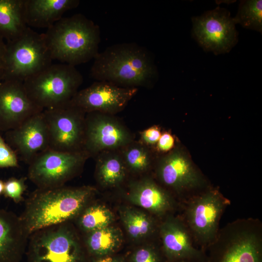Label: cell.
Listing matches in <instances>:
<instances>
[{
	"label": "cell",
	"instance_id": "1",
	"mask_svg": "<svg viewBox=\"0 0 262 262\" xmlns=\"http://www.w3.org/2000/svg\"><path fill=\"white\" fill-rule=\"evenodd\" d=\"M90 76L123 87H149L158 76L149 51L134 42L111 45L94 59Z\"/></svg>",
	"mask_w": 262,
	"mask_h": 262
},
{
	"label": "cell",
	"instance_id": "2",
	"mask_svg": "<svg viewBox=\"0 0 262 262\" xmlns=\"http://www.w3.org/2000/svg\"><path fill=\"white\" fill-rule=\"evenodd\" d=\"M91 186L37 189L27 199L20 217L29 236L80 215L95 192Z\"/></svg>",
	"mask_w": 262,
	"mask_h": 262
},
{
	"label": "cell",
	"instance_id": "3",
	"mask_svg": "<svg viewBox=\"0 0 262 262\" xmlns=\"http://www.w3.org/2000/svg\"><path fill=\"white\" fill-rule=\"evenodd\" d=\"M52 60L74 66L86 63L99 52V26L82 14L63 17L44 33Z\"/></svg>",
	"mask_w": 262,
	"mask_h": 262
},
{
	"label": "cell",
	"instance_id": "4",
	"mask_svg": "<svg viewBox=\"0 0 262 262\" xmlns=\"http://www.w3.org/2000/svg\"><path fill=\"white\" fill-rule=\"evenodd\" d=\"M82 82L76 66L62 63L51 64L23 83L30 99L44 110L68 103Z\"/></svg>",
	"mask_w": 262,
	"mask_h": 262
},
{
	"label": "cell",
	"instance_id": "5",
	"mask_svg": "<svg viewBox=\"0 0 262 262\" xmlns=\"http://www.w3.org/2000/svg\"><path fill=\"white\" fill-rule=\"evenodd\" d=\"M6 47L2 80L23 82L52 64L44 33L29 27L20 36L6 42Z\"/></svg>",
	"mask_w": 262,
	"mask_h": 262
},
{
	"label": "cell",
	"instance_id": "6",
	"mask_svg": "<svg viewBox=\"0 0 262 262\" xmlns=\"http://www.w3.org/2000/svg\"><path fill=\"white\" fill-rule=\"evenodd\" d=\"M26 255L28 262H85L77 236L67 222L32 234Z\"/></svg>",
	"mask_w": 262,
	"mask_h": 262
},
{
	"label": "cell",
	"instance_id": "7",
	"mask_svg": "<svg viewBox=\"0 0 262 262\" xmlns=\"http://www.w3.org/2000/svg\"><path fill=\"white\" fill-rule=\"evenodd\" d=\"M43 113L49 134V148L68 152L84 151V112L69 102L44 110Z\"/></svg>",
	"mask_w": 262,
	"mask_h": 262
},
{
	"label": "cell",
	"instance_id": "8",
	"mask_svg": "<svg viewBox=\"0 0 262 262\" xmlns=\"http://www.w3.org/2000/svg\"><path fill=\"white\" fill-rule=\"evenodd\" d=\"M88 156L84 151L68 152L48 148L29 164L28 177L38 189L64 186L82 167Z\"/></svg>",
	"mask_w": 262,
	"mask_h": 262
},
{
	"label": "cell",
	"instance_id": "9",
	"mask_svg": "<svg viewBox=\"0 0 262 262\" xmlns=\"http://www.w3.org/2000/svg\"><path fill=\"white\" fill-rule=\"evenodd\" d=\"M193 35L206 51L216 55L229 52L238 41L234 17L226 9L216 7L193 17Z\"/></svg>",
	"mask_w": 262,
	"mask_h": 262
},
{
	"label": "cell",
	"instance_id": "10",
	"mask_svg": "<svg viewBox=\"0 0 262 262\" xmlns=\"http://www.w3.org/2000/svg\"><path fill=\"white\" fill-rule=\"evenodd\" d=\"M137 91V88L123 87L104 81H97L78 91L70 103L85 113L114 114L123 110Z\"/></svg>",
	"mask_w": 262,
	"mask_h": 262
},
{
	"label": "cell",
	"instance_id": "11",
	"mask_svg": "<svg viewBox=\"0 0 262 262\" xmlns=\"http://www.w3.org/2000/svg\"><path fill=\"white\" fill-rule=\"evenodd\" d=\"M83 150L88 155L128 145L131 136L118 121L105 114L86 113Z\"/></svg>",
	"mask_w": 262,
	"mask_h": 262
},
{
	"label": "cell",
	"instance_id": "12",
	"mask_svg": "<svg viewBox=\"0 0 262 262\" xmlns=\"http://www.w3.org/2000/svg\"><path fill=\"white\" fill-rule=\"evenodd\" d=\"M42 110L28 97L22 82L0 81V131L15 129Z\"/></svg>",
	"mask_w": 262,
	"mask_h": 262
},
{
	"label": "cell",
	"instance_id": "13",
	"mask_svg": "<svg viewBox=\"0 0 262 262\" xmlns=\"http://www.w3.org/2000/svg\"><path fill=\"white\" fill-rule=\"evenodd\" d=\"M5 138L21 159L29 164L37 155L49 148V134L43 111L16 129L5 132Z\"/></svg>",
	"mask_w": 262,
	"mask_h": 262
},
{
	"label": "cell",
	"instance_id": "14",
	"mask_svg": "<svg viewBox=\"0 0 262 262\" xmlns=\"http://www.w3.org/2000/svg\"><path fill=\"white\" fill-rule=\"evenodd\" d=\"M225 200L215 192H208L194 200L187 211L189 224L201 242L213 238Z\"/></svg>",
	"mask_w": 262,
	"mask_h": 262
},
{
	"label": "cell",
	"instance_id": "15",
	"mask_svg": "<svg viewBox=\"0 0 262 262\" xmlns=\"http://www.w3.org/2000/svg\"><path fill=\"white\" fill-rule=\"evenodd\" d=\"M29 236L20 217L0 209V262H20Z\"/></svg>",
	"mask_w": 262,
	"mask_h": 262
},
{
	"label": "cell",
	"instance_id": "16",
	"mask_svg": "<svg viewBox=\"0 0 262 262\" xmlns=\"http://www.w3.org/2000/svg\"><path fill=\"white\" fill-rule=\"evenodd\" d=\"M163 249L171 262L188 260L203 262L201 251L195 248L183 225L174 219H167L161 228Z\"/></svg>",
	"mask_w": 262,
	"mask_h": 262
},
{
	"label": "cell",
	"instance_id": "17",
	"mask_svg": "<svg viewBox=\"0 0 262 262\" xmlns=\"http://www.w3.org/2000/svg\"><path fill=\"white\" fill-rule=\"evenodd\" d=\"M80 3L79 0H24V19L30 28L48 29Z\"/></svg>",
	"mask_w": 262,
	"mask_h": 262
},
{
	"label": "cell",
	"instance_id": "18",
	"mask_svg": "<svg viewBox=\"0 0 262 262\" xmlns=\"http://www.w3.org/2000/svg\"><path fill=\"white\" fill-rule=\"evenodd\" d=\"M159 174L164 184L178 189L195 186L198 181L189 162L178 152H174L163 159Z\"/></svg>",
	"mask_w": 262,
	"mask_h": 262
},
{
	"label": "cell",
	"instance_id": "19",
	"mask_svg": "<svg viewBox=\"0 0 262 262\" xmlns=\"http://www.w3.org/2000/svg\"><path fill=\"white\" fill-rule=\"evenodd\" d=\"M129 198L133 204L157 214H162L171 207L170 197L155 183L144 180L133 184Z\"/></svg>",
	"mask_w": 262,
	"mask_h": 262
},
{
	"label": "cell",
	"instance_id": "20",
	"mask_svg": "<svg viewBox=\"0 0 262 262\" xmlns=\"http://www.w3.org/2000/svg\"><path fill=\"white\" fill-rule=\"evenodd\" d=\"M206 262H262L260 243L249 235L213 251Z\"/></svg>",
	"mask_w": 262,
	"mask_h": 262
},
{
	"label": "cell",
	"instance_id": "21",
	"mask_svg": "<svg viewBox=\"0 0 262 262\" xmlns=\"http://www.w3.org/2000/svg\"><path fill=\"white\" fill-rule=\"evenodd\" d=\"M24 0H0V35L6 42L20 36L27 29L23 16Z\"/></svg>",
	"mask_w": 262,
	"mask_h": 262
},
{
	"label": "cell",
	"instance_id": "22",
	"mask_svg": "<svg viewBox=\"0 0 262 262\" xmlns=\"http://www.w3.org/2000/svg\"><path fill=\"white\" fill-rule=\"evenodd\" d=\"M85 241L87 250L98 257L110 255L121 244V233L118 229L107 226L87 233Z\"/></svg>",
	"mask_w": 262,
	"mask_h": 262
},
{
	"label": "cell",
	"instance_id": "23",
	"mask_svg": "<svg viewBox=\"0 0 262 262\" xmlns=\"http://www.w3.org/2000/svg\"><path fill=\"white\" fill-rule=\"evenodd\" d=\"M125 164L122 159L115 154L99 157L97 165V174L103 185L112 186L120 182L125 174Z\"/></svg>",
	"mask_w": 262,
	"mask_h": 262
},
{
	"label": "cell",
	"instance_id": "24",
	"mask_svg": "<svg viewBox=\"0 0 262 262\" xmlns=\"http://www.w3.org/2000/svg\"><path fill=\"white\" fill-rule=\"evenodd\" d=\"M80 214L79 225L87 233L110 226L114 219L112 212L101 205L85 207Z\"/></svg>",
	"mask_w": 262,
	"mask_h": 262
},
{
	"label": "cell",
	"instance_id": "25",
	"mask_svg": "<svg viewBox=\"0 0 262 262\" xmlns=\"http://www.w3.org/2000/svg\"><path fill=\"white\" fill-rule=\"evenodd\" d=\"M234 19L244 28L262 32V1L243 0Z\"/></svg>",
	"mask_w": 262,
	"mask_h": 262
},
{
	"label": "cell",
	"instance_id": "26",
	"mask_svg": "<svg viewBox=\"0 0 262 262\" xmlns=\"http://www.w3.org/2000/svg\"><path fill=\"white\" fill-rule=\"evenodd\" d=\"M121 217L128 233L132 238L144 237L153 229L152 221L142 212L127 209L122 213Z\"/></svg>",
	"mask_w": 262,
	"mask_h": 262
},
{
	"label": "cell",
	"instance_id": "27",
	"mask_svg": "<svg viewBox=\"0 0 262 262\" xmlns=\"http://www.w3.org/2000/svg\"><path fill=\"white\" fill-rule=\"evenodd\" d=\"M123 159L125 164L136 172L146 170L150 163L148 151L143 146L137 144L130 146L125 149Z\"/></svg>",
	"mask_w": 262,
	"mask_h": 262
},
{
	"label": "cell",
	"instance_id": "28",
	"mask_svg": "<svg viewBox=\"0 0 262 262\" xmlns=\"http://www.w3.org/2000/svg\"><path fill=\"white\" fill-rule=\"evenodd\" d=\"M27 178L19 179L12 177L4 182L3 195L5 197L12 199L14 202L18 203L22 200L23 195L26 190V180Z\"/></svg>",
	"mask_w": 262,
	"mask_h": 262
},
{
	"label": "cell",
	"instance_id": "29",
	"mask_svg": "<svg viewBox=\"0 0 262 262\" xmlns=\"http://www.w3.org/2000/svg\"><path fill=\"white\" fill-rule=\"evenodd\" d=\"M17 153L0 134V168L17 167Z\"/></svg>",
	"mask_w": 262,
	"mask_h": 262
},
{
	"label": "cell",
	"instance_id": "30",
	"mask_svg": "<svg viewBox=\"0 0 262 262\" xmlns=\"http://www.w3.org/2000/svg\"><path fill=\"white\" fill-rule=\"evenodd\" d=\"M131 262H161V260L154 248L146 246L138 248L133 252Z\"/></svg>",
	"mask_w": 262,
	"mask_h": 262
},
{
	"label": "cell",
	"instance_id": "31",
	"mask_svg": "<svg viewBox=\"0 0 262 262\" xmlns=\"http://www.w3.org/2000/svg\"><path fill=\"white\" fill-rule=\"evenodd\" d=\"M161 134L158 127L152 126L141 132V139L145 144L152 145L157 143Z\"/></svg>",
	"mask_w": 262,
	"mask_h": 262
},
{
	"label": "cell",
	"instance_id": "32",
	"mask_svg": "<svg viewBox=\"0 0 262 262\" xmlns=\"http://www.w3.org/2000/svg\"><path fill=\"white\" fill-rule=\"evenodd\" d=\"M174 145V139L173 136L168 132L161 134L157 143V147L160 151L166 152L172 148Z\"/></svg>",
	"mask_w": 262,
	"mask_h": 262
},
{
	"label": "cell",
	"instance_id": "33",
	"mask_svg": "<svg viewBox=\"0 0 262 262\" xmlns=\"http://www.w3.org/2000/svg\"><path fill=\"white\" fill-rule=\"evenodd\" d=\"M4 40L0 35V69H2L6 53V47Z\"/></svg>",
	"mask_w": 262,
	"mask_h": 262
},
{
	"label": "cell",
	"instance_id": "34",
	"mask_svg": "<svg viewBox=\"0 0 262 262\" xmlns=\"http://www.w3.org/2000/svg\"><path fill=\"white\" fill-rule=\"evenodd\" d=\"M91 262H124L121 259L109 255L98 257Z\"/></svg>",
	"mask_w": 262,
	"mask_h": 262
},
{
	"label": "cell",
	"instance_id": "35",
	"mask_svg": "<svg viewBox=\"0 0 262 262\" xmlns=\"http://www.w3.org/2000/svg\"><path fill=\"white\" fill-rule=\"evenodd\" d=\"M4 185V182L0 180V196L3 193Z\"/></svg>",
	"mask_w": 262,
	"mask_h": 262
},
{
	"label": "cell",
	"instance_id": "36",
	"mask_svg": "<svg viewBox=\"0 0 262 262\" xmlns=\"http://www.w3.org/2000/svg\"><path fill=\"white\" fill-rule=\"evenodd\" d=\"M171 262H200L196 261H193V260H179V261H176Z\"/></svg>",
	"mask_w": 262,
	"mask_h": 262
},
{
	"label": "cell",
	"instance_id": "37",
	"mask_svg": "<svg viewBox=\"0 0 262 262\" xmlns=\"http://www.w3.org/2000/svg\"><path fill=\"white\" fill-rule=\"evenodd\" d=\"M2 69H0V81L2 80Z\"/></svg>",
	"mask_w": 262,
	"mask_h": 262
}]
</instances>
